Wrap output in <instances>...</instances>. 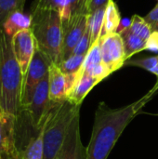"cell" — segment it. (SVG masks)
<instances>
[{
  "instance_id": "cell-1",
  "label": "cell",
  "mask_w": 158,
  "mask_h": 159,
  "mask_svg": "<svg viewBox=\"0 0 158 159\" xmlns=\"http://www.w3.org/2000/svg\"><path fill=\"white\" fill-rule=\"evenodd\" d=\"M154 91L155 89L139 101L120 108H110L103 102L99 103L90 141L87 147L88 159L108 158L124 129L142 107L150 101Z\"/></svg>"
},
{
  "instance_id": "cell-2",
  "label": "cell",
  "mask_w": 158,
  "mask_h": 159,
  "mask_svg": "<svg viewBox=\"0 0 158 159\" xmlns=\"http://www.w3.org/2000/svg\"><path fill=\"white\" fill-rule=\"evenodd\" d=\"M24 76L15 57L11 38L0 28V108L19 116Z\"/></svg>"
},
{
  "instance_id": "cell-3",
  "label": "cell",
  "mask_w": 158,
  "mask_h": 159,
  "mask_svg": "<svg viewBox=\"0 0 158 159\" xmlns=\"http://www.w3.org/2000/svg\"><path fill=\"white\" fill-rule=\"evenodd\" d=\"M30 29L37 48L58 65L62 37V20L60 12L50 8H32Z\"/></svg>"
},
{
  "instance_id": "cell-4",
  "label": "cell",
  "mask_w": 158,
  "mask_h": 159,
  "mask_svg": "<svg viewBox=\"0 0 158 159\" xmlns=\"http://www.w3.org/2000/svg\"><path fill=\"white\" fill-rule=\"evenodd\" d=\"M80 106L68 100L61 103L51 102L44 123L43 159H56L74 117L80 112Z\"/></svg>"
},
{
  "instance_id": "cell-5",
  "label": "cell",
  "mask_w": 158,
  "mask_h": 159,
  "mask_svg": "<svg viewBox=\"0 0 158 159\" xmlns=\"http://www.w3.org/2000/svg\"><path fill=\"white\" fill-rule=\"evenodd\" d=\"M52 63L53 62L49 60V58L36 47L23 79L20 99L21 111L30 104L37 85L48 74L49 67Z\"/></svg>"
},
{
  "instance_id": "cell-6",
  "label": "cell",
  "mask_w": 158,
  "mask_h": 159,
  "mask_svg": "<svg viewBox=\"0 0 158 159\" xmlns=\"http://www.w3.org/2000/svg\"><path fill=\"white\" fill-rule=\"evenodd\" d=\"M50 106L47 74L37 85L30 104L21 111L25 113L31 127L35 132H38L42 129Z\"/></svg>"
},
{
  "instance_id": "cell-7",
  "label": "cell",
  "mask_w": 158,
  "mask_h": 159,
  "mask_svg": "<svg viewBox=\"0 0 158 159\" xmlns=\"http://www.w3.org/2000/svg\"><path fill=\"white\" fill-rule=\"evenodd\" d=\"M88 14H76L62 20V37L60 63L71 55L81 40L88 27ZM59 63V64H60ZM58 64V65H59Z\"/></svg>"
},
{
  "instance_id": "cell-8",
  "label": "cell",
  "mask_w": 158,
  "mask_h": 159,
  "mask_svg": "<svg viewBox=\"0 0 158 159\" xmlns=\"http://www.w3.org/2000/svg\"><path fill=\"white\" fill-rule=\"evenodd\" d=\"M17 124L18 116L0 108V159H19Z\"/></svg>"
},
{
  "instance_id": "cell-9",
  "label": "cell",
  "mask_w": 158,
  "mask_h": 159,
  "mask_svg": "<svg viewBox=\"0 0 158 159\" xmlns=\"http://www.w3.org/2000/svg\"><path fill=\"white\" fill-rule=\"evenodd\" d=\"M100 38L102 41V62L112 74L120 69L127 61L123 40L117 33Z\"/></svg>"
},
{
  "instance_id": "cell-10",
  "label": "cell",
  "mask_w": 158,
  "mask_h": 159,
  "mask_svg": "<svg viewBox=\"0 0 158 159\" xmlns=\"http://www.w3.org/2000/svg\"><path fill=\"white\" fill-rule=\"evenodd\" d=\"M80 112L74 117L63 145L56 159H88L87 147L81 141L80 135Z\"/></svg>"
},
{
  "instance_id": "cell-11",
  "label": "cell",
  "mask_w": 158,
  "mask_h": 159,
  "mask_svg": "<svg viewBox=\"0 0 158 159\" xmlns=\"http://www.w3.org/2000/svg\"><path fill=\"white\" fill-rule=\"evenodd\" d=\"M11 44L15 57L20 66L22 75L25 76L36 48L31 29H25L17 33L11 38Z\"/></svg>"
},
{
  "instance_id": "cell-12",
  "label": "cell",
  "mask_w": 158,
  "mask_h": 159,
  "mask_svg": "<svg viewBox=\"0 0 158 159\" xmlns=\"http://www.w3.org/2000/svg\"><path fill=\"white\" fill-rule=\"evenodd\" d=\"M49 99L52 103H61L68 100L66 79L59 66L52 63L48 71Z\"/></svg>"
},
{
  "instance_id": "cell-13",
  "label": "cell",
  "mask_w": 158,
  "mask_h": 159,
  "mask_svg": "<svg viewBox=\"0 0 158 159\" xmlns=\"http://www.w3.org/2000/svg\"><path fill=\"white\" fill-rule=\"evenodd\" d=\"M101 81L87 73H82L74 88L68 97V101L76 105H81L85 97Z\"/></svg>"
},
{
  "instance_id": "cell-14",
  "label": "cell",
  "mask_w": 158,
  "mask_h": 159,
  "mask_svg": "<svg viewBox=\"0 0 158 159\" xmlns=\"http://www.w3.org/2000/svg\"><path fill=\"white\" fill-rule=\"evenodd\" d=\"M30 27H31V15H26L24 14L23 11L18 10L11 13L7 18L1 29L8 37L12 38L17 33L25 29H29Z\"/></svg>"
},
{
  "instance_id": "cell-15",
  "label": "cell",
  "mask_w": 158,
  "mask_h": 159,
  "mask_svg": "<svg viewBox=\"0 0 158 159\" xmlns=\"http://www.w3.org/2000/svg\"><path fill=\"white\" fill-rule=\"evenodd\" d=\"M119 34L123 40L127 60L129 59L134 54L146 49L147 40L144 39L140 34H138L137 33L133 32L129 27L120 32Z\"/></svg>"
},
{
  "instance_id": "cell-16",
  "label": "cell",
  "mask_w": 158,
  "mask_h": 159,
  "mask_svg": "<svg viewBox=\"0 0 158 159\" xmlns=\"http://www.w3.org/2000/svg\"><path fill=\"white\" fill-rule=\"evenodd\" d=\"M43 133H44V125L42 129L34 136L30 138L24 149L20 151L19 159H43L44 157Z\"/></svg>"
},
{
  "instance_id": "cell-17",
  "label": "cell",
  "mask_w": 158,
  "mask_h": 159,
  "mask_svg": "<svg viewBox=\"0 0 158 159\" xmlns=\"http://www.w3.org/2000/svg\"><path fill=\"white\" fill-rule=\"evenodd\" d=\"M120 21H121V17L117 6L114 2V0H110L106 7L101 36H105L116 33Z\"/></svg>"
},
{
  "instance_id": "cell-18",
  "label": "cell",
  "mask_w": 158,
  "mask_h": 159,
  "mask_svg": "<svg viewBox=\"0 0 158 159\" xmlns=\"http://www.w3.org/2000/svg\"><path fill=\"white\" fill-rule=\"evenodd\" d=\"M106 7L107 6H103V7L98 8L92 14L88 15V26L89 27L90 33H91V46L97 40H99L101 37V33H102V29Z\"/></svg>"
},
{
  "instance_id": "cell-19",
  "label": "cell",
  "mask_w": 158,
  "mask_h": 159,
  "mask_svg": "<svg viewBox=\"0 0 158 159\" xmlns=\"http://www.w3.org/2000/svg\"><path fill=\"white\" fill-rule=\"evenodd\" d=\"M102 62V41L101 38L97 40L88 50V54L86 55L84 63L82 65V68L80 70V75L83 72L88 71V69L92 68L93 66H96Z\"/></svg>"
},
{
  "instance_id": "cell-20",
  "label": "cell",
  "mask_w": 158,
  "mask_h": 159,
  "mask_svg": "<svg viewBox=\"0 0 158 159\" xmlns=\"http://www.w3.org/2000/svg\"><path fill=\"white\" fill-rule=\"evenodd\" d=\"M26 0H0V28L7 18L15 11H23Z\"/></svg>"
},
{
  "instance_id": "cell-21",
  "label": "cell",
  "mask_w": 158,
  "mask_h": 159,
  "mask_svg": "<svg viewBox=\"0 0 158 159\" xmlns=\"http://www.w3.org/2000/svg\"><path fill=\"white\" fill-rule=\"evenodd\" d=\"M86 55H71L68 59L61 61L58 66L64 75L74 74L80 72L84 63Z\"/></svg>"
},
{
  "instance_id": "cell-22",
  "label": "cell",
  "mask_w": 158,
  "mask_h": 159,
  "mask_svg": "<svg viewBox=\"0 0 158 159\" xmlns=\"http://www.w3.org/2000/svg\"><path fill=\"white\" fill-rule=\"evenodd\" d=\"M86 0H65L63 11L61 15V20L69 19L76 14H86L85 12Z\"/></svg>"
},
{
  "instance_id": "cell-23",
  "label": "cell",
  "mask_w": 158,
  "mask_h": 159,
  "mask_svg": "<svg viewBox=\"0 0 158 159\" xmlns=\"http://www.w3.org/2000/svg\"><path fill=\"white\" fill-rule=\"evenodd\" d=\"M90 48H91V33H90L89 27L88 26L84 35L82 36L81 40L79 41V43L77 44L75 48L74 49L73 54L87 55L88 50L90 49Z\"/></svg>"
},
{
  "instance_id": "cell-24",
  "label": "cell",
  "mask_w": 158,
  "mask_h": 159,
  "mask_svg": "<svg viewBox=\"0 0 158 159\" xmlns=\"http://www.w3.org/2000/svg\"><path fill=\"white\" fill-rule=\"evenodd\" d=\"M65 5V0H35L32 8H50L57 10L61 15Z\"/></svg>"
},
{
  "instance_id": "cell-25",
  "label": "cell",
  "mask_w": 158,
  "mask_h": 159,
  "mask_svg": "<svg viewBox=\"0 0 158 159\" xmlns=\"http://www.w3.org/2000/svg\"><path fill=\"white\" fill-rule=\"evenodd\" d=\"M158 63V55L154 57H148L144 59H138V60H132V61H128L125 62V64L129 65H134V66H139L141 68H143L149 72H153L154 69Z\"/></svg>"
},
{
  "instance_id": "cell-26",
  "label": "cell",
  "mask_w": 158,
  "mask_h": 159,
  "mask_svg": "<svg viewBox=\"0 0 158 159\" xmlns=\"http://www.w3.org/2000/svg\"><path fill=\"white\" fill-rule=\"evenodd\" d=\"M110 0H86L85 4V12L88 15L92 14L94 11H96L98 8L107 6Z\"/></svg>"
},
{
  "instance_id": "cell-27",
  "label": "cell",
  "mask_w": 158,
  "mask_h": 159,
  "mask_svg": "<svg viewBox=\"0 0 158 159\" xmlns=\"http://www.w3.org/2000/svg\"><path fill=\"white\" fill-rule=\"evenodd\" d=\"M144 20L150 25L153 32H158V3L145 17Z\"/></svg>"
},
{
  "instance_id": "cell-28",
  "label": "cell",
  "mask_w": 158,
  "mask_h": 159,
  "mask_svg": "<svg viewBox=\"0 0 158 159\" xmlns=\"http://www.w3.org/2000/svg\"><path fill=\"white\" fill-rule=\"evenodd\" d=\"M146 49L152 52H158V32H153L147 40Z\"/></svg>"
},
{
  "instance_id": "cell-29",
  "label": "cell",
  "mask_w": 158,
  "mask_h": 159,
  "mask_svg": "<svg viewBox=\"0 0 158 159\" xmlns=\"http://www.w3.org/2000/svg\"><path fill=\"white\" fill-rule=\"evenodd\" d=\"M130 22H131V20H127V19H124V20H121L120 21V24H119V27L117 29V34H119L120 32H122L123 30L127 29L129 25H130Z\"/></svg>"
},
{
  "instance_id": "cell-30",
  "label": "cell",
  "mask_w": 158,
  "mask_h": 159,
  "mask_svg": "<svg viewBox=\"0 0 158 159\" xmlns=\"http://www.w3.org/2000/svg\"><path fill=\"white\" fill-rule=\"evenodd\" d=\"M152 74H154V75H157L158 76V63L157 65L156 66V68L154 69V71L152 72Z\"/></svg>"
}]
</instances>
